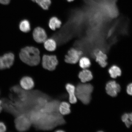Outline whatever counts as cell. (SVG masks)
<instances>
[{"label": "cell", "mask_w": 132, "mask_h": 132, "mask_svg": "<svg viewBox=\"0 0 132 132\" xmlns=\"http://www.w3.org/2000/svg\"><path fill=\"white\" fill-rule=\"evenodd\" d=\"M96 61L102 67L107 65V57L106 54L103 51L100 50L96 51L94 53Z\"/></svg>", "instance_id": "cell-12"}, {"label": "cell", "mask_w": 132, "mask_h": 132, "mask_svg": "<svg viewBox=\"0 0 132 132\" xmlns=\"http://www.w3.org/2000/svg\"><path fill=\"white\" fill-rule=\"evenodd\" d=\"M127 93L130 95H132V83L128 85L127 88Z\"/></svg>", "instance_id": "cell-23"}, {"label": "cell", "mask_w": 132, "mask_h": 132, "mask_svg": "<svg viewBox=\"0 0 132 132\" xmlns=\"http://www.w3.org/2000/svg\"><path fill=\"white\" fill-rule=\"evenodd\" d=\"M19 57L21 61L28 65L35 67L41 62L40 51L38 48L33 46H27L21 50Z\"/></svg>", "instance_id": "cell-2"}, {"label": "cell", "mask_w": 132, "mask_h": 132, "mask_svg": "<svg viewBox=\"0 0 132 132\" xmlns=\"http://www.w3.org/2000/svg\"><path fill=\"white\" fill-rule=\"evenodd\" d=\"M32 36L34 40L38 44H43L48 38L45 29L39 26L35 28L33 30Z\"/></svg>", "instance_id": "cell-8"}, {"label": "cell", "mask_w": 132, "mask_h": 132, "mask_svg": "<svg viewBox=\"0 0 132 132\" xmlns=\"http://www.w3.org/2000/svg\"><path fill=\"white\" fill-rule=\"evenodd\" d=\"M20 84L21 88L26 90H32L35 85L34 80L32 78L29 76L23 77L20 81Z\"/></svg>", "instance_id": "cell-10"}, {"label": "cell", "mask_w": 132, "mask_h": 132, "mask_svg": "<svg viewBox=\"0 0 132 132\" xmlns=\"http://www.w3.org/2000/svg\"><path fill=\"white\" fill-rule=\"evenodd\" d=\"M65 123L63 116L59 112L48 113L41 107L36 112V121L34 126L37 130L49 131Z\"/></svg>", "instance_id": "cell-1"}, {"label": "cell", "mask_w": 132, "mask_h": 132, "mask_svg": "<svg viewBox=\"0 0 132 132\" xmlns=\"http://www.w3.org/2000/svg\"><path fill=\"white\" fill-rule=\"evenodd\" d=\"M19 28L21 32L24 33L30 32L32 30L30 22L28 19L23 20L19 23Z\"/></svg>", "instance_id": "cell-17"}, {"label": "cell", "mask_w": 132, "mask_h": 132, "mask_svg": "<svg viewBox=\"0 0 132 132\" xmlns=\"http://www.w3.org/2000/svg\"><path fill=\"white\" fill-rule=\"evenodd\" d=\"M10 0H0V3L4 5H7L9 4Z\"/></svg>", "instance_id": "cell-24"}, {"label": "cell", "mask_w": 132, "mask_h": 132, "mask_svg": "<svg viewBox=\"0 0 132 132\" xmlns=\"http://www.w3.org/2000/svg\"><path fill=\"white\" fill-rule=\"evenodd\" d=\"M79 64L81 68L83 69H87L90 67V61L87 57H81L79 59Z\"/></svg>", "instance_id": "cell-19"}, {"label": "cell", "mask_w": 132, "mask_h": 132, "mask_svg": "<svg viewBox=\"0 0 132 132\" xmlns=\"http://www.w3.org/2000/svg\"><path fill=\"white\" fill-rule=\"evenodd\" d=\"M16 130L20 132H24L29 130L32 123L26 114H21L17 116L14 120Z\"/></svg>", "instance_id": "cell-5"}, {"label": "cell", "mask_w": 132, "mask_h": 132, "mask_svg": "<svg viewBox=\"0 0 132 132\" xmlns=\"http://www.w3.org/2000/svg\"><path fill=\"white\" fill-rule=\"evenodd\" d=\"M62 25V21L56 16H52L49 20L48 25L51 30L55 31L60 28Z\"/></svg>", "instance_id": "cell-14"}, {"label": "cell", "mask_w": 132, "mask_h": 132, "mask_svg": "<svg viewBox=\"0 0 132 132\" xmlns=\"http://www.w3.org/2000/svg\"><path fill=\"white\" fill-rule=\"evenodd\" d=\"M31 1H33V2H35V0H31Z\"/></svg>", "instance_id": "cell-28"}, {"label": "cell", "mask_w": 132, "mask_h": 132, "mask_svg": "<svg viewBox=\"0 0 132 132\" xmlns=\"http://www.w3.org/2000/svg\"><path fill=\"white\" fill-rule=\"evenodd\" d=\"M6 130V125L3 122L0 121V132H4Z\"/></svg>", "instance_id": "cell-22"}, {"label": "cell", "mask_w": 132, "mask_h": 132, "mask_svg": "<svg viewBox=\"0 0 132 132\" xmlns=\"http://www.w3.org/2000/svg\"><path fill=\"white\" fill-rule=\"evenodd\" d=\"M56 131L57 132H64L65 131H64V130H63L59 129V130H57V131Z\"/></svg>", "instance_id": "cell-26"}, {"label": "cell", "mask_w": 132, "mask_h": 132, "mask_svg": "<svg viewBox=\"0 0 132 132\" xmlns=\"http://www.w3.org/2000/svg\"><path fill=\"white\" fill-rule=\"evenodd\" d=\"M3 102L2 100H0V113L2 111L3 109Z\"/></svg>", "instance_id": "cell-25"}, {"label": "cell", "mask_w": 132, "mask_h": 132, "mask_svg": "<svg viewBox=\"0 0 132 132\" xmlns=\"http://www.w3.org/2000/svg\"><path fill=\"white\" fill-rule=\"evenodd\" d=\"M120 86L115 81H109L106 84L105 89L108 94L112 97L118 95L120 90Z\"/></svg>", "instance_id": "cell-9"}, {"label": "cell", "mask_w": 132, "mask_h": 132, "mask_svg": "<svg viewBox=\"0 0 132 132\" xmlns=\"http://www.w3.org/2000/svg\"><path fill=\"white\" fill-rule=\"evenodd\" d=\"M65 89L69 95V101L71 104L77 103V98L76 93V87L73 84L67 83L65 86Z\"/></svg>", "instance_id": "cell-11"}, {"label": "cell", "mask_w": 132, "mask_h": 132, "mask_svg": "<svg viewBox=\"0 0 132 132\" xmlns=\"http://www.w3.org/2000/svg\"><path fill=\"white\" fill-rule=\"evenodd\" d=\"M15 57L12 53H9L0 56V70L9 69L14 64Z\"/></svg>", "instance_id": "cell-7"}, {"label": "cell", "mask_w": 132, "mask_h": 132, "mask_svg": "<svg viewBox=\"0 0 132 132\" xmlns=\"http://www.w3.org/2000/svg\"><path fill=\"white\" fill-rule=\"evenodd\" d=\"M78 77L82 83H85L90 81L93 79L91 72L87 69H83L79 72Z\"/></svg>", "instance_id": "cell-15"}, {"label": "cell", "mask_w": 132, "mask_h": 132, "mask_svg": "<svg viewBox=\"0 0 132 132\" xmlns=\"http://www.w3.org/2000/svg\"><path fill=\"white\" fill-rule=\"evenodd\" d=\"M41 64L46 70L53 71L55 70L59 64L57 56L53 54H45L41 57Z\"/></svg>", "instance_id": "cell-4"}, {"label": "cell", "mask_w": 132, "mask_h": 132, "mask_svg": "<svg viewBox=\"0 0 132 132\" xmlns=\"http://www.w3.org/2000/svg\"><path fill=\"white\" fill-rule=\"evenodd\" d=\"M122 120L125 123L127 127L129 128L132 125V113L124 114L122 116Z\"/></svg>", "instance_id": "cell-21"}, {"label": "cell", "mask_w": 132, "mask_h": 132, "mask_svg": "<svg viewBox=\"0 0 132 132\" xmlns=\"http://www.w3.org/2000/svg\"><path fill=\"white\" fill-rule=\"evenodd\" d=\"M108 71L110 77L113 78L120 76L121 74V71L120 68L116 65H113L110 67Z\"/></svg>", "instance_id": "cell-18"}, {"label": "cell", "mask_w": 132, "mask_h": 132, "mask_svg": "<svg viewBox=\"0 0 132 132\" xmlns=\"http://www.w3.org/2000/svg\"><path fill=\"white\" fill-rule=\"evenodd\" d=\"M59 111L62 116L69 114L71 111L70 104L66 102H61L59 105Z\"/></svg>", "instance_id": "cell-16"}, {"label": "cell", "mask_w": 132, "mask_h": 132, "mask_svg": "<svg viewBox=\"0 0 132 132\" xmlns=\"http://www.w3.org/2000/svg\"><path fill=\"white\" fill-rule=\"evenodd\" d=\"M35 2L44 10H48L52 4L51 0H35Z\"/></svg>", "instance_id": "cell-20"}, {"label": "cell", "mask_w": 132, "mask_h": 132, "mask_svg": "<svg viewBox=\"0 0 132 132\" xmlns=\"http://www.w3.org/2000/svg\"><path fill=\"white\" fill-rule=\"evenodd\" d=\"M93 90V86L90 84H78L76 87V93L77 99L84 104H88L90 103Z\"/></svg>", "instance_id": "cell-3"}, {"label": "cell", "mask_w": 132, "mask_h": 132, "mask_svg": "<svg viewBox=\"0 0 132 132\" xmlns=\"http://www.w3.org/2000/svg\"><path fill=\"white\" fill-rule=\"evenodd\" d=\"M66 1H67L68 2H71L74 1V0H66Z\"/></svg>", "instance_id": "cell-27"}, {"label": "cell", "mask_w": 132, "mask_h": 132, "mask_svg": "<svg viewBox=\"0 0 132 132\" xmlns=\"http://www.w3.org/2000/svg\"><path fill=\"white\" fill-rule=\"evenodd\" d=\"M44 48L49 52L55 51L57 47V44L55 39L53 38H48L43 43Z\"/></svg>", "instance_id": "cell-13"}, {"label": "cell", "mask_w": 132, "mask_h": 132, "mask_svg": "<svg viewBox=\"0 0 132 132\" xmlns=\"http://www.w3.org/2000/svg\"><path fill=\"white\" fill-rule=\"evenodd\" d=\"M83 54V52L81 50L76 48L71 47L65 55L64 62L70 64H77Z\"/></svg>", "instance_id": "cell-6"}]
</instances>
